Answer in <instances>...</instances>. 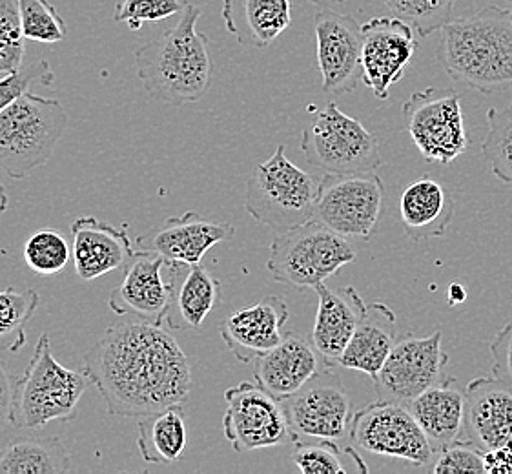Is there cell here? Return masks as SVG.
<instances>
[{
    "instance_id": "obj_1",
    "label": "cell",
    "mask_w": 512,
    "mask_h": 474,
    "mask_svg": "<svg viewBox=\"0 0 512 474\" xmlns=\"http://www.w3.org/2000/svg\"><path fill=\"white\" fill-rule=\"evenodd\" d=\"M82 371L121 418L183 405L192 389V365L172 332L144 320L110 325L84 354Z\"/></svg>"
},
{
    "instance_id": "obj_2",
    "label": "cell",
    "mask_w": 512,
    "mask_h": 474,
    "mask_svg": "<svg viewBox=\"0 0 512 474\" xmlns=\"http://www.w3.org/2000/svg\"><path fill=\"white\" fill-rule=\"evenodd\" d=\"M203 10L188 4L174 28L135 52L137 77L155 101L183 106L199 101L212 84L214 64L205 33L197 30Z\"/></svg>"
},
{
    "instance_id": "obj_3",
    "label": "cell",
    "mask_w": 512,
    "mask_h": 474,
    "mask_svg": "<svg viewBox=\"0 0 512 474\" xmlns=\"http://www.w3.org/2000/svg\"><path fill=\"white\" fill-rule=\"evenodd\" d=\"M438 61L454 81L491 95L512 86V15L500 6L454 19L441 30Z\"/></svg>"
},
{
    "instance_id": "obj_4",
    "label": "cell",
    "mask_w": 512,
    "mask_h": 474,
    "mask_svg": "<svg viewBox=\"0 0 512 474\" xmlns=\"http://www.w3.org/2000/svg\"><path fill=\"white\" fill-rule=\"evenodd\" d=\"M88 383L84 371H73L57 361L50 336L42 334L21 378L15 382L13 425L41 429L52 422H70Z\"/></svg>"
},
{
    "instance_id": "obj_5",
    "label": "cell",
    "mask_w": 512,
    "mask_h": 474,
    "mask_svg": "<svg viewBox=\"0 0 512 474\" xmlns=\"http://www.w3.org/2000/svg\"><path fill=\"white\" fill-rule=\"evenodd\" d=\"M70 123L57 99L24 93L0 112V170L26 179L52 159Z\"/></svg>"
},
{
    "instance_id": "obj_6",
    "label": "cell",
    "mask_w": 512,
    "mask_h": 474,
    "mask_svg": "<svg viewBox=\"0 0 512 474\" xmlns=\"http://www.w3.org/2000/svg\"><path fill=\"white\" fill-rule=\"evenodd\" d=\"M319 181L297 168L285 155V145H279L246 183V212L276 232L301 227L316 216Z\"/></svg>"
},
{
    "instance_id": "obj_7",
    "label": "cell",
    "mask_w": 512,
    "mask_h": 474,
    "mask_svg": "<svg viewBox=\"0 0 512 474\" xmlns=\"http://www.w3.org/2000/svg\"><path fill=\"white\" fill-rule=\"evenodd\" d=\"M287 416L292 444L328 440L338 444L343 453L358 465L359 473H367L350 433L354 407L349 392L332 369L318 371L299 391L281 400Z\"/></svg>"
},
{
    "instance_id": "obj_8",
    "label": "cell",
    "mask_w": 512,
    "mask_h": 474,
    "mask_svg": "<svg viewBox=\"0 0 512 474\" xmlns=\"http://www.w3.org/2000/svg\"><path fill=\"white\" fill-rule=\"evenodd\" d=\"M356 258L347 237L312 219L301 227L276 232L267 268L279 283L294 289H316Z\"/></svg>"
},
{
    "instance_id": "obj_9",
    "label": "cell",
    "mask_w": 512,
    "mask_h": 474,
    "mask_svg": "<svg viewBox=\"0 0 512 474\" xmlns=\"http://www.w3.org/2000/svg\"><path fill=\"white\" fill-rule=\"evenodd\" d=\"M301 152L308 165L327 174L374 172L383 163L378 137L336 103H328L305 128Z\"/></svg>"
},
{
    "instance_id": "obj_10",
    "label": "cell",
    "mask_w": 512,
    "mask_h": 474,
    "mask_svg": "<svg viewBox=\"0 0 512 474\" xmlns=\"http://www.w3.org/2000/svg\"><path fill=\"white\" fill-rule=\"evenodd\" d=\"M350 440L356 451L403 460L418 467L431 465L436 449L407 405L378 402L354 414Z\"/></svg>"
},
{
    "instance_id": "obj_11",
    "label": "cell",
    "mask_w": 512,
    "mask_h": 474,
    "mask_svg": "<svg viewBox=\"0 0 512 474\" xmlns=\"http://www.w3.org/2000/svg\"><path fill=\"white\" fill-rule=\"evenodd\" d=\"M385 186L378 174H327L319 181L314 219L339 236L370 239L378 230Z\"/></svg>"
},
{
    "instance_id": "obj_12",
    "label": "cell",
    "mask_w": 512,
    "mask_h": 474,
    "mask_svg": "<svg viewBox=\"0 0 512 474\" xmlns=\"http://www.w3.org/2000/svg\"><path fill=\"white\" fill-rule=\"evenodd\" d=\"M403 117L410 139L425 161L451 165L465 154L469 139L458 93L440 92L434 86L414 92L403 104Z\"/></svg>"
},
{
    "instance_id": "obj_13",
    "label": "cell",
    "mask_w": 512,
    "mask_h": 474,
    "mask_svg": "<svg viewBox=\"0 0 512 474\" xmlns=\"http://www.w3.org/2000/svg\"><path fill=\"white\" fill-rule=\"evenodd\" d=\"M449 356L441 345V330L431 336L405 334L394 343L389 358L372 378L378 400L407 405L445 378Z\"/></svg>"
},
{
    "instance_id": "obj_14",
    "label": "cell",
    "mask_w": 512,
    "mask_h": 474,
    "mask_svg": "<svg viewBox=\"0 0 512 474\" xmlns=\"http://www.w3.org/2000/svg\"><path fill=\"white\" fill-rule=\"evenodd\" d=\"M223 433L236 453L292 442L283 403L257 383L243 382L225 391Z\"/></svg>"
},
{
    "instance_id": "obj_15",
    "label": "cell",
    "mask_w": 512,
    "mask_h": 474,
    "mask_svg": "<svg viewBox=\"0 0 512 474\" xmlns=\"http://www.w3.org/2000/svg\"><path fill=\"white\" fill-rule=\"evenodd\" d=\"M361 31V81L379 101H385L390 88L403 79L418 50L414 28L398 17H374L361 26Z\"/></svg>"
},
{
    "instance_id": "obj_16",
    "label": "cell",
    "mask_w": 512,
    "mask_h": 474,
    "mask_svg": "<svg viewBox=\"0 0 512 474\" xmlns=\"http://www.w3.org/2000/svg\"><path fill=\"white\" fill-rule=\"evenodd\" d=\"M314 31L323 90L334 95L354 92L363 79V31L359 22L352 15L321 8L314 15Z\"/></svg>"
},
{
    "instance_id": "obj_17",
    "label": "cell",
    "mask_w": 512,
    "mask_h": 474,
    "mask_svg": "<svg viewBox=\"0 0 512 474\" xmlns=\"http://www.w3.org/2000/svg\"><path fill=\"white\" fill-rule=\"evenodd\" d=\"M234 236L236 228L230 223H216L188 210L183 216L168 217L163 225L137 237L135 243L141 250L159 254L166 265H195L210 248Z\"/></svg>"
},
{
    "instance_id": "obj_18",
    "label": "cell",
    "mask_w": 512,
    "mask_h": 474,
    "mask_svg": "<svg viewBox=\"0 0 512 474\" xmlns=\"http://www.w3.org/2000/svg\"><path fill=\"white\" fill-rule=\"evenodd\" d=\"M465 440L483 454L512 447V391L494 376L465 387Z\"/></svg>"
},
{
    "instance_id": "obj_19",
    "label": "cell",
    "mask_w": 512,
    "mask_h": 474,
    "mask_svg": "<svg viewBox=\"0 0 512 474\" xmlns=\"http://www.w3.org/2000/svg\"><path fill=\"white\" fill-rule=\"evenodd\" d=\"M164 267L166 261L159 254L137 248L135 258L124 268L121 285L110 292L108 307L119 316L134 314L139 320L163 325L170 305Z\"/></svg>"
},
{
    "instance_id": "obj_20",
    "label": "cell",
    "mask_w": 512,
    "mask_h": 474,
    "mask_svg": "<svg viewBox=\"0 0 512 474\" xmlns=\"http://www.w3.org/2000/svg\"><path fill=\"white\" fill-rule=\"evenodd\" d=\"M73 263L84 281L101 278L113 270L128 267L137 248L128 236V227H112L93 216L72 221Z\"/></svg>"
},
{
    "instance_id": "obj_21",
    "label": "cell",
    "mask_w": 512,
    "mask_h": 474,
    "mask_svg": "<svg viewBox=\"0 0 512 474\" xmlns=\"http://www.w3.org/2000/svg\"><path fill=\"white\" fill-rule=\"evenodd\" d=\"M287 303L277 296L263 298L256 305L232 312L219 325L226 349L241 363H252L263 352L274 349L285 338Z\"/></svg>"
},
{
    "instance_id": "obj_22",
    "label": "cell",
    "mask_w": 512,
    "mask_h": 474,
    "mask_svg": "<svg viewBox=\"0 0 512 474\" xmlns=\"http://www.w3.org/2000/svg\"><path fill=\"white\" fill-rule=\"evenodd\" d=\"M316 292L319 305L312 327V345L325 360V367L332 369L363 320L367 305L354 287L332 290L321 283Z\"/></svg>"
},
{
    "instance_id": "obj_23",
    "label": "cell",
    "mask_w": 512,
    "mask_h": 474,
    "mask_svg": "<svg viewBox=\"0 0 512 474\" xmlns=\"http://www.w3.org/2000/svg\"><path fill=\"white\" fill-rule=\"evenodd\" d=\"M170 305L164 323L170 329L199 330L221 303V281L201 263L166 265Z\"/></svg>"
},
{
    "instance_id": "obj_24",
    "label": "cell",
    "mask_w": 512,
    "mask_h": 474,
    "mask_svg": "<svg viewBox=\"0 0 512 474\" xmlns=\"http://www.w3.org/2000/svg\"><path fill=\"white\" fill-rule=\"evenodd\" d=\"M319 371L318 351L303 336L287 332L274 349L254 360L257 385L283 400L299 391Z\"/></svg>"
},
{
    "instance_id": "obj_25",
    "label": "cell",
    "mask_w": 512,
    "mask_h": 474,
    "mask_svg": "<svg viewBox=\"0 0 512 474\" xmlns=\"http://www.w3.org/2000/svg\"><path fill=\"white\" fill-rule=\"evenodd\" d=\"M454 212L456 201L449 188L429 176L414 179L400 197L401 225L416 243L445 236Z\"/></svg>"
},
{
    "instance_id": "obj_26",
    "label": "cell",
    "mask_w": 512,
    "mask_h": 474,
    "mask_svg": "<svg viewBox=\"0 0 512 474\" xmlns=\"http://www.w3.org/2000/svg\"><path fill=\"white\" fill-rule=\"evenodd\" d=\"M465 389L454 378H441L409 403L410 413L420 423L436 453L456 442L465 425Z\"/></svg>"
},
{
    "instance_id": "obj_27",
    "label": "cell",
    "mask_w": 512,
    "mask_h": 474,
    "mask_svg": "<svg viewBox=\"0 0 512 474\" xmlns=\"http://www.w3.org/2000/svg\"><path fill=\"white\" fill-rule=\"evenodd\" d=\"M223 21L236 41L268 48L292 24L290 0H223Z\"/></svg>"
},
{
    "instance_id": "obj_28",
    "label": "cell",
    "mask_w": 512,
    "mask_h": 474,
    "mask_svg": "<svg viewBox=\"0 0 512 474\" xmlns=\"http://www.w3.org/2000/svg\"><path fill=\"white\" fill-rule=\"evenodd\" d=\"M396 340V314L389 305L374 301L367 305L363 320L359 321L338 365L374 378L389 358Z\"/></svg>"
},
{
    "instance_id": "obj_29",
    "label": "cell",
    "mask_w": 512,
    "mask_h": 474,
    "mask_svg": "<svg viewBox=\"0 0 512 474\" xmlns=\"http://www.w3.org/2000/svg\"><path fill=\"white\" fill-rule=\"evenodd\" d=\"M186 444L188 433L181 405L141 418L137 447L146 464H175L185 453Z\"/></svg>"
},
{
    "instance_id": "obj_30",
    "label": "cell",
    "mask_w": 512,
    "mask_h": 474,
    "mask_svg": "<svg viewBox=\"0 0 512 474\" xmlns=\"http://www.w3.org/2000/svg\"><path fill=\"white\" fill-rule=\"evenodd\" d=\"M70 453L53 436H19L0 449V474H64Z\"/></svg>"
},
{
    "instance_id": "obj_31",
    "label": "cell",
    "mask_w": 512,
    "mask_h": 474,
    "mask_svg": "<svg viewBox=\"0 0 512 474\" xmlns=\"http://www.w3.org/2000/svg\"><path fill=\"white\" fill-rule=\"evenodd\" d=\"M41 305L35 290L15 287L0 290V349L21 351L26 345V325Z\"/></svg>"
},
{
    "instance_id": "obj_32",
    "label": "cell",
    "mask_w": 512,
    "mask_h": 474,
    "mask_svg": "<svg viewBox=\"0 0 512 474\" xmlns=\"http://www.w3.org/2000/svg\"><path fill=\"white\" fill-rule=\"evenodd\" d=\"M489 130L483 139L482 154L489 161L492 174L503 185L512 186V104L487 112Z\"/></svg>"
},
{
    "instance_id": "obj_33",
    "label": "cell",
    "mask_w": 512,
    "mask_h": 474,
    "mask_svg": "<svg viewBox=\"0 0 512 474\" xmlns=\"http://www.w3.org/2000/svg\"><path fill=\"white\" fill-rule=\"evenodd\" d=\"M394 17L410 24L420 37H429L454 21L456 0H383Z\"/></svg>"
},
{
    "instance_id": "obj_34",
    "label": "cell",
    "mask_w": 512,
    "mask_h": 474,
    "mask_svg": "<svg viewBox=\"0 0 512 474\" xmlns=\"http://www.w3.org/2000/svg\"><path fill=\"white\" fill-rule=\"evenodd\" d=\"M72 248L61 232L44 228L35 232L24 245V263L39 276H55L68 267Z\"/></svg>"
},
{
    "instance_id": "obj_35",
    "label": "cell",
    "mask_w": 512,
    "mask_h": 474,
    "mask_svg": "<svg viewBox=\"0 0 512 474\" xmlns=\"http://www.w3.org/2000/svg\"><path fill=\"white\" fill-rule=\"evenodd\" d=\"M17 6L26 39L44 44L64 41L66 22L50 0H17Z\"/></svg>"
},
{
    "instance_id": "obj_36",
    "label": "cell",
    "mask_w": 512,
    "mask_h": 474,
    "mask_svg": "<svg viewBox=\"0 0 512 474\" xmlns=\"http://www.w3.org/2000/svg\"><path fill=\"white\" fill-rule=\"evenodd\" d=\"M188 0H119L115 6V22H123L128 30L139 31L146 24H157L188 8Z\"/></svg>"
},
{
    "instance_id": "obj_37",
    "label": "cell",
    "mask_w": 512,
    "mask_h": 474,
    "mask_svg": "<svg viewBox=\"0 0 512 474\" xmlns=\"http://www.w3.org/2000/svg\"><path fill=\"white\" fill-rule=\"evenodd\" d=\"M24 41L17 0H0V73L19 72L24 62Z\"/></svg>"
},
{
    "instance_id": "obj_38",
    "label": "cell",
    "mask_w": 512,
    "mask_h": 474,
    "mask_svg": "<svg viewBox=\"0 0 512 474\" xmlns=\"http://www.w3.org/2000/svg\"><path fill=\"white\" fill-rule=\"evenodd\" d=\"M343 449L328 440L294 444L292 462L303 474H347L341 462Z\"/></svg>"
},
{
    "instance_id": "obj_39",
    "label": "cell",
    "mask_w": 512,
    "mask_h": 474,
    "mask_svg": "<svg viewBox=\"0 0 512 474\" xmlns=\"http://www.w3.org/2000/svg\"><path fill=\"white\" fill-rule=\"evenodd\" d=\"M53 81L55 73L48 61L33 62L30 66H22L19 72L6 73L0 79V112L21 99L24 93L30 92L31 86H52Z\"/></svg>"
},
{
    "instance_id": "obj_40",
    "label": "cell",
    "mask_w": 512,
    "mask_h": 474,
    "mask_svg": "<svg viewBox=\"0 0 512 474\" xmlns=\"http://www.w3.org/2000/svg\"><path fill=\"white\" fill-rule=\"evenodd\" d=\"M432 473H487L485 454L467 440H456L443 447L440 458L432 465Z\"/></svg>"
},
{
    "instance_id": "obj_41",
    "label": "cell",
    "mask_w": 512,
    "mask_h": 474,
    "mask_svg": "<svg viewBox=\"0 0 512 474\" xmlns=\"http://www.w3.org/2000/svg\"><path fill=\"white\" fill-rule=\"evenodd\" d=\"M492 376L512 391V320L491 341Z\"/></svg>"
},
{
    "instance_id": "obj_42",
    "label": "cell",
    "mask_w": 512,
    "mask_h": 474,
    "mask_svg": "<svg viewBox=\"0 0 512 474\" xmlns=\"http://www.w3.org/2000/svg\"><path fill=\"white\" fill-rule=\"evenodd\" d=\"M15 378L6 369V363L0 360V427L13 423V396H15Z\"/></svg>"
},
{
    "instance_id": "obj_43",
    "label": "cell",
    "mask_w": 512,
    "mask_h": 474,
    "mask_svg": "<svg viewBox=\"0 0 512 474\" xmlns=\"http://www.w3.org/2000/svg\"><path fill=\"white\" fill-rule=\"evenodd\" d=\"M485 467H487V473H512V447L485 454Z\"/></svg>"
},
{
    "instance_id": "obj_44",
    "label": "cell",
    "mask_w": 512,
    "mask_h": 474,
    "mask_svg": "<svg viewBox=\"0 0 512 474\" xmlns=\"http://www.w3.org/2000/svg\"><path fill=\"white\" fill-rule=\"evenodd\" d=\"M449 298H451V305H456V303H461V301H465L467 298V294H465V290L458 283H452L451 290H449Z\"/></svg>"
},
{
    "instance_id": "obj_45",
    "label": "cell",
    "mask_w": 512,
    "mask_h": 474,
    "mask_svg": "<svg viewBox=\"0 0 512 474\" xmlns=\"http://www.w3.org/2000/svg\"><path fill=\"white\" fill-rule=\"evenodd\" d=\"M8 205H10V199H8V194H6V188L0 183V219L4 216V212L8 210Z\"/></svg>"
},
{
    "instance_id": "obj_46",
    "label": "cell",
    "mask_w": 512,
    "mask_h": 474,
    "mask_svg": "<svg viewBox=\"0 0 512 474\" xmlns=\"http://www.w3.org/2000/svg\"><path fill=\"white\" fill-rule=\"evenodd\" d=\"M308 2L316 4L319 8H332V6H338V4H343L347 0H308Z\"/></svg>"
},
{
    "instance_id": "obj_47",
    "label": "cell",
    "mask_w": 512,
    "mask_h": 474,
    "mask_svg": "<svg viewBox=\"0 0 512 474\" xmlns=\"http://www.w3.org/2000/svg\"><path fill=\"white\" fill-rule=\"evenodd\" d=\"M509 2H512V0H509Z\"/></svg>"
},
{
    "instance_id": "obj_48",
    "label": "cell",
    "mask_w": 512,
    "mask_h": 474,
    "mask_svg": "<svg viewBox=\"0 0 512 474\" xmlns=\"http://www.w3.org/2000/svg\"><path fill=\"white\" fill-rule=\"evenodd\" d=\"M511 15H512V10H511Z\"/></svg>"
}]
</instances>
